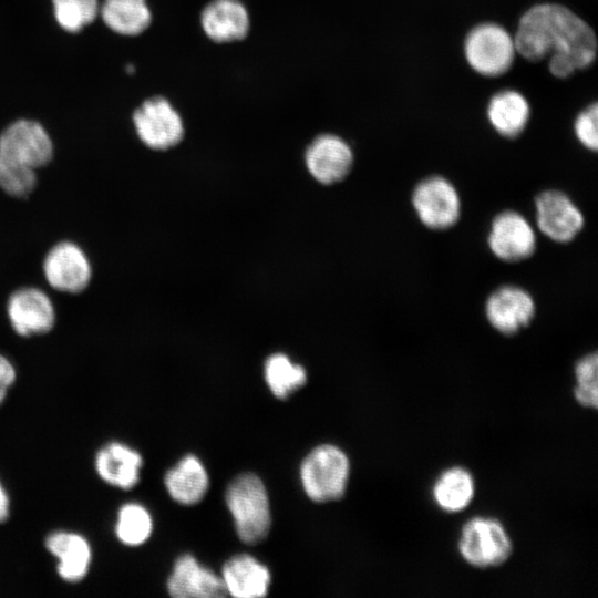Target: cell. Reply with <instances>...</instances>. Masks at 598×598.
<instances>
[{
	"mask_svg": "<svg viewBox=\"0 0 598 598\" xmlns=\"http://www.w3.org/2000/svg\"><path fill=\"white\" fill-rule=\"evenodd\" d=\"M516 51L537 62L549 55L548 69L559 79L589 66L597 52L594 30L573 11L555 3L536 4L520 18Z\"/></svg>",
	"mask_w": 598,
	"mask_h": 598,
	"instance_id": "cell-1",
	"label": "cell"
},
{
	"mask_svg": "<svg viewBox=\"0 0 598 598\" xmlns=\"http://www.w3.org/2000/svg\"><path fill=\"white\" fill-rule=\"evenodd\" d=\"M226 504L244 543L254 545L266 538L271 523L269 499L256 474L237 476L227 487Z\"/></svg>",
	"mask_w": 598,
	"mask_h": 598,
	"instance_id": "cell-2",
	"label": "cell"
},
{
	"mask_svg": "<svg viewBox=\"0 0 598 598\" xmlns=\"http://www.w3.org/2000/svg\"><path fill=\"white\" fill-rule=\"evenodd\" d=\"M463 560L478 569L506 563L513 553V542L503 523L492 516H474L464 523L457 539Z\"/></svg>",
	"mask_w": 598,
	"mask_h": 598,
	"instance_id": "cell-3",
	"label": "cell"
},
{
	"mask_svg": "<svg viewBox=\"0 0 598 598\" xmlns=\"http://www.w3.org/2000/svg\"><path fill=\"white\" fill-rule=\"evenodd\" d=\"M349 474L348 456L342 450L330 444L315 447L300 466V478L306 494L319 503L341 498Z\"/></svg>",
	"mask_w": 598,
	"mask_h": 598,
	"instance_id": "cell-4",
	"label": "cell"
},
{
	"mask_svg": "<svg viewBox=\"0 0 598 598\" xmlns=\"http://www.w3.org/2000/svg\"><path fill=\"white\" fill-rule=\"evenodd\" d=\"M411 203L420 223L432 230H445L458 221L462 203L451 181L440 175L421 179L413 188Z\"/></svg>",
	"mask_w": 598,
	"mask_h": 598,
	"instance_id": "cell-5",
	"label": "cell"
},
{
	"mask_svg": "<svg viewBox=\"0 0 598 598\" xmlns=\"http://www.w3.org/2000/svg\"><path fill=\"white\" fill-rule=\"evenodd\" d=\"M514 38L496 23H482L466 35L464 53L470 66L485 76L506 73L514 61Z\"/></svg>",
	"mask_w": 598,
	"mask_h": 598,
	"instance_id": "cell-6",
	"label": "cell"
},
{
	"mask_svg": "<svg viewBox=\"0 0 598 598\" xmlns=\"http://www.w3.org/2000/svg\"><path fill=\"white\" fill-rule=\"evenodd\" d=\"M486 243L489 251L501 261L519 262L534 255L537 236L525 216L506 209L492 219Z\"/></svg>",
	"mask_w": 598,
	"mask_h": 598,
	"instance_id": "cell-7",
	"label": "cell"
},
{
	"mask_svg": "<svg viewBox=\"0 0 598 598\" xmlns=\"http://www.w3.org/2000/svg\"><path fill=\"white\" fill-rule=\"evenodd\" d=\"M538 230L551 241L567 244L582 230L585 217L574 200L563 190L545 189L535 197Z\"/></svg>",
	"mask_w": 598,
	"mask_h": 598,
	"instance_id": "cell-8",
	"label": "cell"
},
{
	"mask_svg": "<svg viewBox=\"0 0 598 598\" xmlns=\"http://www.w3.org/2000/svg\"><path fill=\"white\" fill-rule=\"evenodd\" d=\"M0 157L37 171L52 159L53 143L40 123L20 118L0 134Z\"/></svg>",
	"mask_w": 598,
	"mask_h": 598,
	"instance_id": "cell-9",
	"label": "cell"
},
{
	"mask_svg": "<svg viewBox=\"0 0 598 598\" xmlns=\"http://www.w3.org/2000/svg\"><path fill=\"white\" fill-rule=\"evenodd\" d=\"M133 124L140 140L156 151H165L177 145L184 135L181 115L162 96L144 101L133 114Z\"/></svg>",
	"mask_w": 598,
	"mask_h": 598,
	"instance_id": "cell-10",
	"label": "cell"
},
{
	"mask_svg": "<svg viewBox=\"0 0 598 598\" xmlns=\"http://www.w3.org/2000/svg\"><path fill=\"white\" fill-rule=\"evenodd\" d=\"M484 313L494 330L513 336L530 324L536 315V302L523 287L503 285L487 297Z\"/></svg>",
	"mask_w": 598,
	"mask_h": 598,
	"instance_id": "cell-11",
	"label": "cell"
},
{
	"mask_svg": "<svg viewBox=\"0 0 598 598\" xmlns=\"http://www.w3.org/2000/svg\"><path fill=\"white\" fill-rule=\"evenodd\" d=\"M43 274L55 290L79 293L86 289L92 278V267L85 252L74 243L54 245L43 260Z\"/></svg>",
	"mask_w": 598,
	"mask_h": 598,
	"instance_id": "cell-12",
	"label": "cell"
},
{
	"mask_svg": "<svg viewBox=\"0 0 598 598\" xmlns=\"http://www.w3.org/2000/svg\"><path fill=\"white\" fill-rule=\"evenodd\" d=\"M7 313L21 337L48 333L55 324V310L48 295L34 287L16 290L8 299Z\"/></svg>",
	"mask_w": 598,
	"mask_h": 598,
	"instance_id": "cell-13",
	"label": "cell"
},
{
	"mask_svg": "<svg viewBox=\"0 0 598 598\" xmlns=\"http://www.w3.org/2000/svg\"><path fill=\"white\" fill-rule=\"evenodd\" d=\"M309 173L322 184L341 182L351 171L353 153L341 137L323 134L316 137L306 151Z\"/></svg>",
	"mask_w": 598,
	"mask_h": 598,
	"instance_id": "cell-14",
	"label": "cell"
},
{
	"mask_svg": "<svg viewBox=\"0 0 598 598\" xmlns=\"http://www.w3.org/2000/svg\"><path fill=\"white\" fill-rule=\"evenodd\" d=\"M167 590L175 598H220L228 595L221 577L188 554L175 561L167 579Z\"/></svg>",
	"mask_w": 598,
	"mask_h": 598,
	"instance_id": "cell-15",
	"label": "cell"
},
{
	"mask_svg": "<svg viewBox=\"0 0 598 598\" xmlns=\"http://www.w3.org/2000/svg\"><path fill=\"white\" fill-rule=\"evenodd\" d=\"M48 551L58 559L59 576L68 582L85 578L92 561V548L81 534L56 530L45 538Z\"/></svg>",
	"mask_w": 598,
	"mask_h": 598,
	"instance_id": "cell-16",
	"label": "cell"
},
{
	"mask_svg": "<svg viewBox=\"0 0 598 598\" xmlns=\"http://www.w3.org/2000/svg\"><path fill=\"white\" fill-rule=\"evenodd\" d=\"M142 465L141 454L121 442L105 444L97 451L94 460L100 478L121 489H131L138 483Z\"/></svg>",
	"mask_w": 598,
	"mask_h": 598,
	"instance_id": "cell-17",
	"label": "cell"
},
{
	"mask_svg": "<svg viewBox=\"0 0 598 598\" xmlns=\"http://www.w3.org/2000/svg\"><path fill=\"white\" fill-rule=\"evenodd\" d=\"M205 34L218 43L244 39L249 31V14L239 0H213L202 11Z\"/></svg>",
	"mask_w": 598,
	"mask_h": 598,
	"instance_id": "cell-18",
	"label": "cell"
},
{
	"mask_svg": "<svg viewBox=\"0 0 598 598\" xmlns=\"http://www.w3.org/2000/svg\"><path fill=\"white\" fill-rule=\"evenodd\" d=\"M221 579L227 594L233 597H264L270 584V573L254 557L240 554L224 564Z\"/></svg>",
	"mask_w": 598,
	"mask_h": 598,
	"instance_id": "cell-19",
	"label": "cell"
},
{
	"mask_svg": "<svg viewBox=\"0 0 598 598\" xmlns=\"http://www.w3.org/2000/svg\"><path fill=\"white\" fill-rule=\"evenodd\" d=\"M164 482L171 497L183 505L200 502L208 488L207 472L194 455H186L167 471Z\"/></svg>",
	"mask_w": 598,
	"mask_h": 598,
	"instance_id": "cell-20",
	"label": "cell"
},
{
	"mask_svg": "<svg viewBox=\"0 0 598 598\" xmlns=\"http://www.w3.org/2000/svg\"><path fill=\"white\" fill-rule=\"evenodd\" d=\"M432 498L445 513H458L465 509L475 496V480L463 466H451L436 477L432 485Z\"/></svg>",
	"mask_w": 598,
	"mask_h": 598,
	"instance_id": "cell-21",
	"label": "cell"
},
{
	"mask_svg": "<svg viewBox=\"0 0 598 598\" xmlns=\"http://www.w3.org/2000/svg\"><path fill=\"white\" fill-rule=\"evenodd\" d=\"M527 100L517 91L505 90L496 93L487 106V117L493 128L507 138L517 137L529 120Z\"/></svg>",
	"mask_w": 598,
	"mask_h": 598,
	"instance_id": "cell-22",
	"label": "cell"
},
{
	"mask_svg": "<svg viewBox=\"0 0 598 598\" xmlns=\"http://www.w3.org/2000/svg\"><path fill=\"white\" fill-rule=\"evenodd\" d=\"M105 25L121 35H138L152 21L146 0H103L100 11Z\"/></svg>",
	"mask_w": 598,
	"mask_h": 598,
	"instance_id": "cell-23",
	"label": "cell"
},
{
	"mask_svg": "<svg viewBox=\"0 0 598 598\" xmlns=\"http://www.w3.org/2000/svg\"><path fill=\"white\" fill-rule=\"evenodd\" d=\"M265 379L275 396L286 399L306 383L307 373L287 355L276 353L265 362Z\"/></svg>",
	"mask_w": 598,
	"mask_h": 598,
	"instance_id": "cell-24",
	"label": "cell"
},
{
	"mask_svg": "<svg viewBox=\"0 0 598 598\" xmlns=\"http://www.w3.org/2000/svg\"><path fill=\"white\" fill-rule=\"evenodd\" d=\"M153 520L148 511L138 503H126L117 512L115 535L126 546H140L152 534Z\"/></svg>",
	"mask_w": 598,
	"mask_h": 598,
	"instance_id": "cell-25",
	"label": "cell"
},
{
	"mask_svg": "<svg viewBox=\"0 0 598 598\" xmlns=\"http://www.w3.org/2000/svg\"><path fill=\"white\" fill-rule=\"evenodd\" d=\"M56 23L66 32L76 33L91 24L100 11L99 0H51Z\"/></svg>",
	"mask_w": 598,
	"mask_h": 598,
	"instance_id": "cell-26",
	"label": "cell"
},
{
	"mask_svg": "<svg viewBox=\"0 0 598 598\" xmlns=\"http://www.w3.org/2000/svg\"><path fill=\"white\" fill-rule=\"evenodd\" d=\"M576 402L587 409L598 405V355L594 351L579 358L574 365Z\"/></svg>",
	"mask_w": 598,
	"mask_h": 598,
	"instance_id": "cell-27",
	"label": "cell"
},
{
	"mask_svg": "<svg viewBox=\"0 0 598 598\" xmlns=\"http://www.w3.org/2000/svg\"><path fill=\"white\" fill-rule=\"evenodd\" d=\"M38 183L34 168L0 157V187L12 197H27Z\"/></svg>",
	"mask_w": 598,
	"mask_h": 598,
	"instance_id": "cell-28",
	"label": "cell"
},
{
	"mask_svg": "<svg viewBox=\"0 0 598 598\" xmlns=\"http://www.w3.org/2000/svg\"><path fill=\"white\" fill-rule=\"evenodd\" d=\"M574 131L579 143L589 151L598 148V107L592 103L577 116Z\"/></svg>",
	"mask_w": 598,
	"mask_h": 598,
	"instance_id": "cell-29",
	"label": "cell"
},
{
	"mask_svg": "<svg viewBox=\"0 0 598 598\" xmlns=\"http://www.w3.org/2000/svg\"><path fill=\"white\" fill-rule=\"evenodd\" d=\"M17 372L11 361L0 354V404L4 401L8 391L14 383Z\"/></svg>",
	"mask_w": 598,
	"mask_h": 598,
	"instance_id": "cell-30",
	"label": "cell"
},
{
	"mask_svg": "<svg viewBox=\"0 0 598 598\" xmlns=\"http://www.w3.org/2000/svg\"><path fill=\"white\" fill-rule=\"evenodd\" d=\"M10 515V498L9 495L0 482V524L4 523Z\"/></svg>",
	"mask_w": 598,
	"mask_h": 598,
	"instance_id": "cell-31",
	"label": "cell"
}]
</instances>
